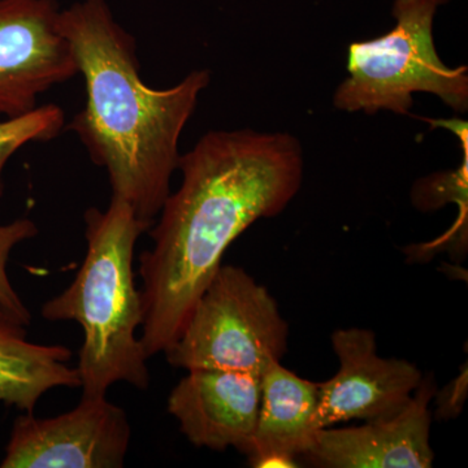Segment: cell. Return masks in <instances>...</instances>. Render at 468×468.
Returning a JSON list of instances; mask_svg holds the SVG:
<instances>
[{"instance_id":"14","label":"cell","mask_w":468,"mask_h":468,"mask_svg":"<svg viewBox=\"0 0 468 468\" xmlns=\"http://www.w3.org/2000/svg\"><path fill=\"white\" fill-rule=\"evenodd\" d=\"M38 228L30 218H18L14 223L0 226V311L18 324L27 326L30 323V313L15 291L7 275V261L12 249L17 243L33 239Z\"/></svg>"},{"instance_id":"3","label":"cell","mask_w":468,"mask_h":468,"mask_svg":"<svg viewBox=\"0 0 468 468\" xmlns=\"http://www.w3.org/2000/svg\"><path fill=\"white\" fill-rule=\"evenodd\" d=\"M84 261L72 284L42 306L50 322L72 320L84 331L79 371L84 396H107L111 385L126 383L141 390L150 385L138 326L143 325V295L135 288V242L150 229L122 199L109 208L85 212Z\"/></svg>"},{"instance_id":"15","label":"cell","mask_w":468,"mask_h":468,"mask_svg":"<svg viewBox=\"0 0 468 468\" xmlns=\"http://www.w3.org/2000/svg\"><path fill=\"white\" fill-rule=\"evenodd\" d=\"M467 363L461 369L460 375L446 385L440 392L435 393L436 417L449 420L457 418L463 410L468 393Z\"/></svg>"},{"instance_id":"2","label":"cell","mask_w":468,"mask_h":468,"mask_svg":"<svg viewBox=\"0 0 468 468\" xmlns=\"http://www.w3.org/2000/svg\"><path fill=\"white\" fill-rule=\"evenodd\" d=\"M58 26L72 46L86 90L85 109L67 128L106 169L112 197L151 228L171 193L181 133L211 73L194 70L160 90L144 84L134 37L116 23L104 0L75 3L60 11Z\"/></svg>"},{"instance_id":"1","label":"cell","mask_w":468,"mask_h":468,"mask_svg":"<svg viewBox=\"0 0 468 468\" xmlns=\"http://www.w3.org/2000/svg\"><path fill=\"white\" fill-rule=\"evenodd\" d=\"M169 193L140 257L141 343L151 358L180 337L227 249L260 218L282 214L300 192L303 155L288 133L212 131L178 160Z\"/></svg>"},{"instance_id":"4","label":"cell","mask_w":468,"mask_h":468,"mask_svg":"<svg viewBox=\"0 0 468 468\" xmlns=\"http://www.w3.org/2000/svg\"><path fill=\"white\" fill-rule=\"evenodd\" d=\"M448 0H394L390 32L347 48V77L335 89V109L408 115L415 92H430L457 112L468 110V68H449L433 39L437 9Z\"/></svg>"},{"instance_id":"9","label":"cell","mask_w":468,"mask_h":468,"mask_svg":"<svg viewBox=\"0 0 468 468\" xmlns=\"http://www.w3.org/2000/svg\"><path fill=\"white\" fill-rule=\"evenodd\" d=\"M436 390L435 381L423 378L411 401L392 417L358 427L323 428L303 457L324 468L432 467L430 403Z\"/></svg>"},{"instance_id":"7","label":"cell","mask_w":468,"mask_h":468,"mask_svg":"<svg viewBox=\"0 0 468 468\" xmlns=\"http://www.w3.org/2000/svg\"><path fill=\"white\" fill-rule=\"evenodd\" d=\"M55 0H0V116L36 110L38 97L79 75Z\"/></svg>"},{"instance_id":"8","label":"cell","mask_w":468,"mask_h":468,"mask_svg":"<svg viewBox=\"0 0 468 468\" xmlns=\"http://www.w3.org/2000/svg\"><path fill=\"white\" fill-rule=\"evenodd\" d=\"M332 346L338 371L318 383L319 427L350 420H374L401 411L423 380L420 369L405 359L378 356L369 329H337Z\"/></svg>"},{"instance_id":"5","label":"cell","mask_w":468,"mask_h":468,"mask_svg":"<svg viewBox=\"0 0 468 468\" xmlns=\"http://www.w3.org/2000/svg\"><path fill=\"white\" fill-rule=\"evenodd\" d=\"M289 325L266 286L241 267L218 268L180 337L165 351L169 365L261 377L288 350Z\"/></svg>"},{"instance_id":"11","label":"cell","mask_w":468,"mask_h":468,"mask_svg":"<svg viewBox=\"0 0 468 468\" xmlns=\"http://www.w3.org/2000/svg\"><path fill=\"white\" fill-rule=\"evenodd\" d=\"M318 423V383L270 363L261 374L257 426L248 458L252 467H297L295 458L313 448Z\"/></svg>"},{"instance_id":"10","label":"cell","mask_w":468,"mask_h":468,"mask_svg":"<svg viewBox=\"0 0 468 468\" xmlns=\"http://www.w3.org/2000/svg\"><path fill=\"white\" fill-rule=\"evenodd\" d=\"M261 377L228 369H189L167 409L193 445L248 454L257 426Z\"/></svg>"},{"instance_id":"12","label":"cell","mask_w":468,"mask_h":468,"mask_svg":"<svg viewBox=\"0 0 468 468\" xmlns=\"http://www.w3.org/2000/svg\"><path fill=\"white\" fill-rule=\"evenodd\" d=\"M72 351L27 340L26 326L0 311V402L33 412L43 394L58 387H81Z\"/></svg>"},{"instance_id":"6","label":"cell","mask_w":468,"mask_h":468,"mask_svg":"<svg viewBox=\"0 0 468 468\" xmlns=\"http://www.w3.org/2000/svg\"><path fill=\"white\" fill-rule=\"evenodd\" d=\"M128 415L106 396H84L55 418L15 420L3 468H120L131 443Z\"/></svg>"},{"instance_id":"13","label":"cell","mask_w":468,"mask_h":468,"mask_svg":"<svg viewBox=\"0 0 468 468\" xmlns=\"http://www.w3.org/2000/svg\"><path fill=\"white\" fill-rule=\"evenodd\" d=\"M64 128L66 117L57 104L37 107L26 115L0 122V197L5 193L3 172L11 156L24 144L54 140Z\"/></svg>"}]
</instances>
